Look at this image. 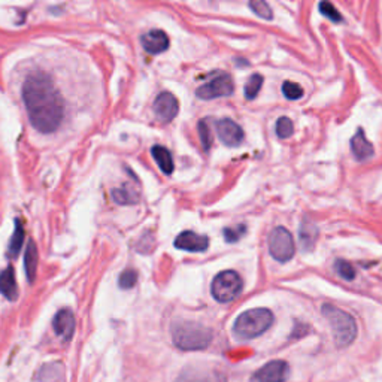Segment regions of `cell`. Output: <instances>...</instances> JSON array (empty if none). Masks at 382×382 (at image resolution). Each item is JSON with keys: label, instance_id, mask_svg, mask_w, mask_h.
Returning <instances> with one entry per match:
<instances>
[{"label": "cell", "instance_id": "obj_1", "mask_svg": "<svg viewBox=\"0 0 382 382\" xmlns=\"http://www.w3.org/2000/svg\"><path fill=\"white\" fill-rule=\"evenodd\" d=\"M19 99L33 129L54 134L66 124V96L53 73L33 66L19 81Z\"/></svg>", "mask_w": 382, "mask_h": 382}, {"label": "cell", "instance_id": "obj_2", "mask_svg": "<svg viewBox=\"0 0 382 382\" xmlns=\"http://www.w3.org/2000/svg\"><path fill=\"white\" fill-rule=\"evenodd\" d=\"M212 338V330L200 322L175 321L172 324V340L182 351L207 349Z\"/></svg>", "mask_w": 382, "mask_h": 382}, {"label": "cell", "instance_id": "obj_3", "mask_svg": "<svg viewBox=\"0 0 382 382\" xmlns=\"http://www.w3.org/2000/svg\"><path fill=\"white\" fill-rule=\"evenodd\" d=\"M321 313L329 321L333 331V339H335L338 348L349 347L356 340L358 330L357 322L351 313L331 305V303H324L321 306Z\"/></svg>", "mask_w": 382, "mask_h": 382}, {"label": "cell", "instance_id": "obj_4", "mask_svg": "<svg viewBox=\"0 0 382 382\" xmlns=\"http://www.w3.org/2000/svg\"><path fill=\"white\" fill-rule=\"evenodd\" d=\"M273 324V313L266 308H256L242 312L233 324V335L239 340L256 339Z\"/></svg>", "mask_w": 382, "mask_h": 382}, {"label": "cell", "instance_id": "obj_5", "mask_svg": "<svg viewBox=\"0 0 382 382\" xmlns=\"http://www.w3.org/2000/svg\"><path fill=\"white\" fill-rule=\"evenodd\" d=\"M243 288V281L238 272L223 270L214 278L211 293L212 297L220 303H229L236 299Z\"/></svg>", "mask_w": 382, "mask_h": 382}, {"label": "cell", "instance_id": "obj_6", "mask_svg": "<svg viewBox=\"0 0 382 382\" xmlns=\"http://www.w3.org/2000/svg\"><path fill=\"white\" fill-rule=\"evenodd\" d=\"M269 252L279 263L290 261L296 254V245L286 227H275L269 234Z\"/></svg>", "mask_w": 382, "mask_h": 382}, {"label": "cell", "instance_id": "obj_7", "mask_svg": "<svg viewBox=\"0 0 382 382\" xmlns=\"http://www.w3.org/2000/svg\"><path fill=\"white\" fill-rule=\"evenodd\" d=\"M233 92H234V84L232 81L230 75L221 73L218 76H215L209 83L199 87L198 92H196V96L202 101H212V99H218V97H229L233 94Z\"/></svg>", "mask_w": 382, "mask_h": 382}, {"label": "cell", "instance_id": "obj_8", "mask_svg": "<svg viewBox=\"0 0 382 382\" xmlns=\"http://www.w3.org/2000/svg\"><path fill=\"white\" fill-rule=\"evenodd\" d=\"M288 378V363L284 360H273L260 367L250 382H286Z\"/></svg>", "mask_w": 382, "mask_h": 382}, {"label": "cell", "instance_id": "obj_9", "mask_svg": "<svg viewBox=\"0 0 382 382\" xmlns=\"http://www.w3.org/2000/svg\"><path fill=\"white\" fill-rule=\"evenodd\" d=\"M180 111V105L176 97L169 93V92H163L154 102V112L155 116L159 119L162 123H171L176 115H178Z\"/></svg>", "mask_w": 382, "mask_h": 382}, {"label": "cell", "instance_id": "obj_10", "mask_svg": "<svg viewBox=\"0 0 382 382\" xmlns=\"http://www.w3.org/2000/svg\"><path fill=\"white\" fill-rule=\"evenodd\" d=\"M175 382H227V379L220 370L187 367L181 372Z\"/></svg>", "mask_w": 382, "mask_h": 382}, {"label": "cell", "instance_id": "obj_11", "mask_svg": "<svg viewBox=\"0 0 382 382\" xmlns=\"http://www.w3.org/2000/svg\"><path fill=\"white\" fill-rule=\"evenodd\" d=\"M175 247L189 252H203L209 247V239L208 236H203V234H198L191 230H187L176 236Z\"/></svg>", "mask_w": 382, "mask_h": 382}, {"label": "cell", "instance_id": "obj_12", "mask_svg": "<svg viewBox=\"0 0 382 382\" xmlns=\"http://www.w3.org/2000/svg\"><path fill=\"white\" fill-rule=\"evenodd\" d=\"M217 133L221 142L227 146H238L243 141L242 127L230 119H223L217 123Z\"/></svg>", "mask_w": 382, "mask_h": 382}, {"label": "cell", "instance_id": "obj_13", "mask_svg": "<svg viewBox=\"0 0 382 382\" xmlns=\"http://www.w3.org/2000/svg\"><path fill=\"white\" fill-rule=\"evenodd\" d=\"M53 327L58 338H62L64 342L71 340L75 331V317L72 311L69 309L58 311L53 320Z\"/></svg>", "mask_w": 382, "mask_h": 382}, {"label": "cell", "instance_id": "obj_14", "mask_svg": "<svg viewBox=\"0 0 382 382\" xmlns=\"http://www.w3.org/2000/svg\"><path fill=\"white\" fill-rule=\"evenodd\" d=\"M141 44L150 54H162L169 48V37L163 31H151L141 36Z\"/></svg>", "mask_w": 382, "mask_h": 382}, {"label": "cell", "instance_id": "obj_15", "mask_svg": "<svg viewBox=\"0 0 382 382\" xmlns=\"http://www.w3.org/2000/svg\"><path fill=\"white\" fill-rule=\"evenodd\" d=\"M351 151L358 162H366L374 155V146L366 139L363 129H358L351 139Z\"/></svg>", "mask_w": 382, "mask_h": 382}, {"label": "cell", "instance_id": "obj_16", "mask_svg": "<svg viewBox=\"0 0 382 382\" xmlns=\"http://www.w3.org/2000/svg\"><path fill=\"white\" fill-rule=\"evenodd\" d=\"M0 295L11 302L18 299V286L12 266H8L3 272H0Z\"/></svg>", "mask_w": 382, "mask_h": 382}, {"label": "cell", "instance_id": "obj_17", "mask_svg": "<svg viewBox=\"0 0 382 382\" xmlns=\"http://www.w3.org/2000/svg\"><path fill=\"white\" fill-rule=\"evenodd\" d=\"M318 238V229L313 226L312 223L303 221L300 230H299V239H300V247L303 251H311L315 245Z\"/></svg>", "mask_w": 382, "mask_h": 382}, {"label": "cell", "instance_id": "obj_18", "mask_svg": "<svg viewBox=\"0 0 382 382\" xmlns=\"http://www.w3.org/2000/svg\"><path fill=\"white\" fill-rule=\"evenodd\" d=\"M24 269L28 282H35L36 278V269H37V248L36 243L31 241L27 243L26 254H24Z\"/></svg>", "mask_w": 382, "mask_h": 382}, {"label": "cell", "instance_id": "obj_19", "mask_svg": "<svg viewBox=\"0 0 382 382\" xmlns=\"http://www.w3.org/2000/svg\"><path fill=\"white\" fill-rule=\"evenodd\" d=\"M151 154L164 175H171L173 172V159L169 150H166L164 146H160V145H154Z\"/></svg>", "mask_w": 382, "mask_h": 382}, {"label": "cell", "instance_id": "obj_20", "mask_svg": "<svg viewBox=\"0 0 382 382\" xmlns=\"http://www.w3.org/2000/svg\"><path fill=\"white\" fill-rule=\"evenodd\" d=\"M23 242H24L23 224L19 220H15L14 234H12L11 241H9V245H8V257H11V259L18 257V254H19V251H21V247H23Z\"/></svg>", "mask_w": 382, "mask_h": 382}, {"label": "cell", "instance_id": "obj_21", "mask_svg": "<svg viewBox=\"0 0 382 382\" xmlns=\"http://www.w3.org/2000/svg\"><path fill=\"white\" fill-rule=\"evenodd\" d=\"M263 76L259 75V73H254L250 76L248 83L245 84V97H247L248 101H252L256 99L257 94L260 93L261 90V85H263Z\"/></svg>", "mask_w": 382, "mask_h": 382}, {"label": "cell", "instance_id": "obj_22", "mask_svg": "<svg viewBox=\"0 0 382 382\" xmlns=\"http://www.w3.org/2000/svg\"><path fill=\"white\" fill-rule=\"evenodd\" d=\"M112 200L119 205H133L138 202V196L129 189H115L112 190Z\"/></svg>", "mask_w": 382, "mask_h": 382}, {"label": "cell", "instance_id": "obj_23", "mask_svg": "<svg viewBox=\"0 0 382 382\" xmlns=\"http://www.w3.org/2000/svg\"><path fill=\"white\" fill-rule=\"evenodd\" d=\"M335 270H336L338 275H339L342 279H345V281L356 279V275H357L356 268L352 266L351 263L345 261V260H336V261H335Z\"/></svg>", "mask_w": 382, "mask_h": 382}, {"label": "cell", "instance_id": "obj_24", "mask_svg": "<svg viewBox=\"0 0 382 382\" xmlns=\"http://www.w3.org/2000/svg\"><path fill=\"white\" fill-rule=\"evenodd\" d=\"M250 8L251 11L259 15L263 19H272L273 18V12L270 6L264 2V0H250Z\"/></svg>", "mask_w": 382, "mask_h": 382}, {"label": "cell", "instance_id": "obj_25", "mask_svg": "<svg viewBox=\"0 0 382 382\" xmlns=\"http://www.w3.org/2000/svg\"><path fill=\"white\" fill-rule=\"evenodd\" d=\"M295 133V125H293V121L288 119V116H281L277 121V134L281 139H287L290 136Z\"/></svg>", "mask_w": 382, "mask_h": 382}, {"label": "cell", "instance_id": "obj_26", "mask_svg": "<svg viewBox=\"0 0 382 382\" xmlns=\"http://www.w3.org/2000/svg\"><path fill=\"white\" fill-rule=\"evenodd\" d=\"M198 132H199V136H200V142H202L203 150L208 153L211 150V145H212V133H211V129H209L207 120H202L199 123Z\"/></svg>", "mask_w": 382, "mask_h": 382}, {"label": "cell", "instance_id": "obj_27", "mask_svg": "<svg viewBox=\"0 0 382 382\" xmlns=\"http://www.w3.org/2000/svg\"><path fill=\"white\" fill-rule=\"evenodd\" d=\"M136 282H138V272L133 269H125L121 272L119 284L123 290H130L136 286Z\"/></svg>", "mask_w": 382, "mask_h": 382}, {"label": "cell", "instance_id": "obj_28", "mask_svg": "<svg viewBox=\"0 0 382 382\" xmlns=\"http://www.w3.org/2000/svg\"><path fill=\"white\" fill-rule=\"evenodd\" d=\"M320 12L324 17H327L329 19H331V21H335V23L342 21L340 12L329 2V0H322V2H320Z\"/></svg>", "mask_w": 382, "mask_h": 382}, {"label": "cell", "instance_id": "obj_29", "mask_svg": "<svg viewBox=\"0 0 382 382\" xmlns=\"http://www.w3.org/2000/svg\"><path fill=\"white\" fill-rule=\"evenodd\" d=\"M282 93L290 101H297L303 96L302 87L296 83H291V81H286L282 84Z\"/></svg>", "mask_w": 382, "mask_h": 382}, {"label": "cell", "instance_id": "obj_30", "mask_svg": "<svg viewBox=\"0 0 382 382\" xmlns=\"http://www.w3.org/2000/svg\"><path fill=\"white\" fill-rule=\"evenodd\" d=\"M245 232H247V227H245V226L224 229V239H226V242H229V243L238 242L243 236Z\"/></svg>", "mask_w": 382, "mask_h": 382}]
</instances>
